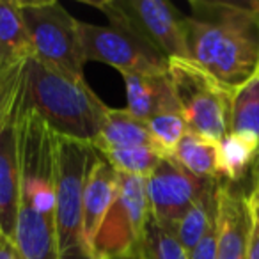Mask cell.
Here are the masks:
<instances>
[{
	"instance_id": "obj_1",
	"label": "cell",
	"mask_w": 259,
	"mask_h": 259,
	"mask_svg": "<svg viewBox=\"0 0 259 259\" xmlns=\"http://www.w3.org/2000/svg\"><path fill=\"white\" fill-rule=\"evenodd\" d=\"M20 197L15 243L22 259H59L55 231V134L30 108L16 115Z\"/></svg>"
},
{
	"instance_id": "obj_2",
	"label": "cell",
	"mask_w": 259,
	"mask_h": 259,
	"mask_svg": "<svg viewBox=\"0 0 259 259\" xmlns=\"http://www.w3.org/2000/svg\"><path fill=\"white\" fill-rule=\"evenodd\" d=\"M183 18L188 57L238 87L257 73L259 2H190Z\"/></svg>"
},
{
	"instance_id": "obj_3",
	"label": "cell",
	"mask_w": 259,
	"mask_h": 259,
	"mask_svg": "<svg viewBox=\"0 0 259 259\" xmlns=\"http://www.w3.org/2000/svg\"><path fill=\"white\" fill-rule=\"evenodd\" d=\"M20 105L36 112L55 135L89 144L96 141L108 112L83 76H69L36 57L22 69Z\"/></svg>"
},
{
	"instance_id": "obj_4",
	"label": "cell",
	"mask_w": 259,
	"mask_h": 259,
	"mask_svg": "<svg viewBox=\"0 0 259 259\" xmlns=\"http://www.w3.org/2000/svg\"><path fill=\"white\" fill-rule=\"evenodd\" d=\"M93 144L55 135V231L59 259H94L83 233V187Z\"/></svg>"
},
{
	"instance_id": "obj_5",
	"label": "cell",
	"mask_w": 259,
	"mask_h": 259,
	"mask_svg": "<svg viewBox=\"0 0 259 259\" xmlns=\"http://www.w3.org/2000/svg\"><path fill=\"white\" fill-rule=\"evenodd\" d=\"M169 76L188 132L217 142L222 141L229 132L234 87L190 59H169Z\"/></svg>"
},
{
	"instance_id": "obj_6",
	"label": "cell",
	"mask_w": 259,
	"mask_h": 259,
	"mask_svg": "<svg viewBox=\"0 0 259 259\" xmlns=\"http://www.w3.org/2000/svg\"><path fill=\"white\" fill-rule=\"evenodd\" d=\"M149 220L151 206L146 178L119 174L117 197L93 241L94 259H141Z\"/></svg>"
},
{
	"instance_id": "obj_7",
	"label": "cell",
	"mask_w": 259,
	"mask_h": 259,
	"mask_svg": "<svg viewBox=\"0 0 259 259\" xmlns=\"http://www.w3.org/2000/svg\"><path fill=\"white\" fill-rule=\"evenodd\" d=\"M23 23L32 43L34 57L69 76H83L85 59L78 37V20L54 0L20 2Z\"/></svg>"
},
{
	"instance_id": "obj_8",
	"label": "cell",
	"mask_w": 259,
	"mask_h": 259,
	"mask_svg": "<svg viewBox=\"0 0 259 259\" xmlns=\"http://www.w3.org/2000/svg\"><path fill=\"white\" fill-rule=\"evenodd\" d=\"M89 4L103 11L110 25L134 32L158 48L167 59H190L183 29L185 15L165 0H110Z\"/></svg>"
},
{
	"instance_id": "obj_9",
	"label": "cell",
	"mask_w": 259,
	"mask_h": 259,
	"mask_svg": "<svg viewBox=\"0 0 259 259\" xmlns=\"http://www.w3.org/2000/svg\"><path fill=\"white\" fill-rule=\"evenodd\" d=\"M78 37L85 62H105L121 75L169 73V59L158 48L121 27L78 22Z\"/></svg>"
},
{
	"instance_id": "obj_10",
	"label": "cell",
	"mask_w": 259,
	"mask_h": 259,
	"mask_svg": "<svg viewBox=\"0 0 259 259\" xmlns=\"http://www.w3.org/2000/svg\"><path fill=\"white\" fill-rule=\"evenodd\" d=\"M151 217L160 227L172 233L178 220L202 197L215 194L217 180H199L183 169L172 156H163L146 178Z\"/></svg>"
},
{
	"instance_id": "obj_11",
	"label": "cell",
	"mask_w": 259,
	"mask_h": 259,
	"mask_svg": "<svg viewBox=\"0 0 259 259\" xmlns=\"http://www.w3.org/2000/svg\"><path fill=\"white\" fill-rule=\"evenodd\" d=\"M252 224L254 213L248 195L220 185L217 202V259H247Z\"/></svg>"
},
{
	"instance_id": "obj_12",
	"label": "cell",
	"mask_w": 259,
	"mask_h": 259,
	"mask_svg": "<svg viewBox=\"0 0 259 259\" xmlns=\"http://www.w3.org/2000/svg\"><path fill=\"white\" fill-rule=\"evenodd\" d=\"M126 87V110L148 122L162 114H180V105L169 73L122 75Z\"/></svg>"
},
{
	"instance_id": "obj_13",
	"label": "cell",
	"mask_w": 259,
	"mask_h": 259,
	"mask_svg": "<svg viewBox=\"0 0 259 259\" xmlns=\"http://www.w3.org/2000/svg\"><path fill=\"white\" fill-rule=\"evenodd\" d=\"M119 190V172L96 153L87 174L83 187V233L89 247L101 227L105 215L110 209L112 202L117 197ZM94 254V252H93Z\"/></svg>"
},
{
	"instance_id": "obj_14",
	"label": "cell",
	"mask_w": 259,
	"mask_h": 259,
	"mask_svg": "<svg viewBox=\"0 0 259 259\" xmlns=\"http://www.w3.org/2000/svg\"><path fill=\"white\" fill-rule=\"evenodd\" d=\"M93 148L96 151L114 148H151L158 151L148 122L130 114L126 108H108Z\"/></svg>"
},
{
	"instance_id": "obj_15",
	"label": "cell",
	"mask_w": 259,
	"mask_h": 259,
	"mask_svg": "<svg viewBox=\"0 0 259 259\" xmlns=\"http://www.w3.org/2000/svg\"><path fill=\"white\" fill-rule=\"evenodd\" d=\"M32 57V43L20 13L18 0H0V73L22 68Z\"/></svg>"
},
{
	"instance_id": "obj_16",
	"label": "cell",
	"mask_w": 259,
	"mask_h": 259,
	"mask_svg": "<svg viewBox=\"0 0 259 259\" xmlns=\"http://www.w3.org/2000/svg\"><path fill=\"white\" fill-rule=\"evenodd\" d=\"M172 158L187 172L199 180H217L220 178L219 167V142L187 132L178 144Z\"/></svg>"
},
{
	"instance_id": "obj_17",
	"label": "cell",
	"mask_w": 259,
	"mask_h": 259,
	"mask_svg": "<svg viewBox=\"0 0 259 259\" xmlns=\"http://www.w3.org/2000/svg\"><path fill=\"white\" fill-rule=\"evenodd\" d=\"M259 158V141L250 134H226L219 142L220 176L236 181Z\"/></svg>"
},
{
	"instance_id": "obj_18",
	"label": "cell",
	"mask_w": 259,
	"mask_h": 259,
	"mask_svg": "<svg viewBox=\"0 0 259 259\" xmlns=\"http://www.w3.org/2000/svg\"><path fill=\"white\" fill-rule=\"evenodd\" d=\"M229 132L250 134L259 141V73L234 87L231 100Z\"/></svg>"
},
{
	"instance_id": "obj_19",
	"label": "cell",
	"mask_w": 259,
	"mask_h": 259,
	"mask_svg": "<svg viewBox=\"0 0 259 259\" xmlns=\"http://www.w3.org/2000/svg\"><path fill=\"white\" fill-rule=\"evenodd\" d=\"M220 188V187H219ZM219 188L215 194L202 197L197 201L174 227L172 234L180 241L181 247L187 250V254L201 241L213 222L217 220V202H219Z\"/></svg>"
},
{
	"instance_id": "obj_20",
	"label": "cell",
	"mask_w": 259,
	"mask_h": 259,
	"mask_svg": "<svg viewBox=\"0 0 259 259\" xmlns=\"http://www.w3.org/2000/svg\"><path fill=\"white\" fill-rule=\"evenodd\" d=\"M96 153L103 156L119 174L139 178H148L160 158H163L158 151L151 148H114Z\"/></svg>"
},
{
	"instance_id": "obj_21",
	"label": "cell",
	"mask_w": 259,
	"mask_h": 259,
	"mask_svg": "<svg viewBox=\"0 0 259 259\" xmlns=\"http://www.w3.org/2000/svg\"><path fill=\"white\" fill-rule=\"evenodd\" d=\"M141 259H188V254L176 240V236L160 227L151 217L146 231Z\"/></svg>"
},
{
	"instance_id": "obj_22",
	"label": "cell",
	"mask_w": 259,
	"mask_h": 259,
	"mask_svg": "<svg viewBox=\"0 0 259 259\" xmlns=\"http://www.w3.org/2000/svg\"><path fill=\"white\" fill-rule=\"evenodd\" d=\"M148 126L162 156H172L180 141L188 132L181 114L156 115V117L149 119Z\"/></svg>"
},
{
	"instance_id": "obj_23",
	"label": "cell",
	"mask_w": 259,
	"mask_h": 259,
	"mask_svg": "<svg viewBox=\"0 0 259 259\" xmlns=\"http://www.w3.org/2000/svg\"><path fill=\"white\" fill-rule=\"evenodd\" d=\"M217 241H219V229L215 220L201 238V241L188 252V259H217Z\"/></svg>"
},
{
	"instance_id": "obj_24",
	"label": "cell",
	"mask_w": 259,
	"mask_h": 259,
	"mask_svg": "<svg viewBox=\"0 0 259 259\" xmlns=\"http://www.w3.org/2000/svg\"><path fill=\"white\" fill-rule=\"evenodd\" d=\"M0 259H22L15 240L8 238L2 231H0Z\"/></svg>"
},
{
	"instance_id": "obj_25",
	"label": "cell",
	"mask_w": 259,
	"mask_h": 259,
	"mask_svg": "<svg viewBox=\"0 0 259 259\" xmlns=\"http://www.w3.org/2000/svg\"><path fill=\"white\" fill-rule=\"evenodd\" d=\"M247 259H259V219L255 217V213H254V224H252V234H250V245H248Z\"/></svg>"
},
{
	"instance_id": "obj_26",
	"label": "cell",
	"mask_w": 259,
	"mask_h": 259,
	"mask_svg": "<svg viewBox=\"0 0 259 259\" xmlns=\"http://www.w3.org/2000/svg\"><path fill=\"white\" fill-rule=\"evenodd\" d=\"M250 199V206H252V211L255 213V217L259 219V169H257V174H255V185H254V190L252 194L248 195Z\"/></svg>"
},
{
	"instance_id": "obj_27",
	"label": "cell",
	"mask_w": 259,
	"mask_h": 259,
	"mask_svg": "<svg viewBox=\"0 0 259 259\" xmlns=\"http://www.w3.org/2000/svg\"><path fill=\"white\" fill-rule=\"evenodd\" d=\"M96 259H114V257H96Z\"/></svg>"
},
{
	"instance_id": "obj_28",
	"label": "cell",
	"mask_w": 259,
	"mask_h": 259,
	"mask_svg": "<svg viewBox=\"0 0 259 259\" xmlns=\"http://www.w3.org/2000/svg\"><path fill=\"white\" fill-rule=\"evenodd\" d=\"M257 73H259V66H257Z\"/></svg>"
},
{
	"instance_id": "obj_29",
	"label": "cell",
	"mask_w": 259,
	"mask_h": 259,
	"mask_svg": "<svg viewBox=\"0 0 259 259\" xmlns=\"http://www.w3.org/2000/svg\"><path fill=\"white\" fill-rule=\"evenodd\" d=\"M126 259H132V257H126Z\"/></svg>"
}]
</instances>
